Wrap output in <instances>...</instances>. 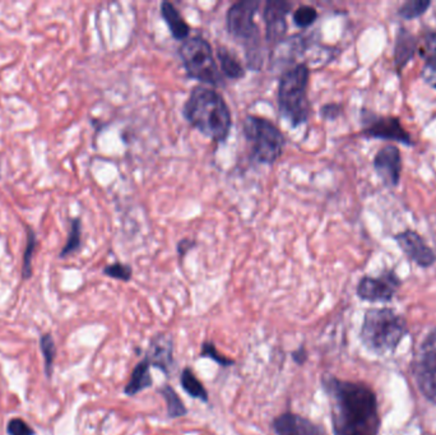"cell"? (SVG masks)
Wrapping results in <instances>:
<instances>
[{"label": "cell", "mask_w": 436, "mask_h": 435, "mask_svg": "<svg viewBox=\"0 0 436 435\" xmlns=\"http://www.w3.org/2000/svg\"><path fill=\"white\" fill-rule=\"evenodd\" d=\"M322 387L330 402L335 435H377L380 416L377 396L364 383L322 378Z\"/></svg>", "instance_id": "1"}, {"label": "cell", "mask_w": 436, "mask_h": 435, "mask_svg": "<svg viewBox=\"0 0 436 435\" xmlns=\"http://www.w3.org/2000/svg\"><path fill=\"white\" fill-rule=\"evenodd\" d=\"M183 111L191 126L209 139L225 142L230 136L231 113L223 97L215 90L206 86L194 87Z\"/></svg>", "instance_id": "2"}, {"label": "cell", "mask_w": 436, "mask_h": 435, "mask_svg": "<svg viewBox=\"0 0 436 435\" xmlns=\"http://www.w3.org/2000/svg\"><path fill=\"white\" fill-rule=\"evenodd\" d=\"M310 71L306 64H298L282 74L278 84V109L293 128L309 119L310 102L308 99Z\"/></svg>", "instance_id": "3"}, {"label": "cell", "mask_w": 436, "mask_h": 435, "mask_svg": "<svg viewBox=\"0 0 436 435\" xmlns=\"http://www.w3.org/2000/svg\"><path fill=\"white\" fill-rule=\"evenodd\" d=\"M406 334V323L393 310L366 311L361 328V340L370 351L379 355L393 352Z\"/></svg>", "instance_id": "4"}, {"label": "cell", "mask_w": 436, "mask_h": 435, "mask_svg": "<svg viewBox=\"0 0 436 435\" xmlns=\"http://www.w3.org/2000/svg\"><path fill=\"white\" fill-rule=\"evenodd\" d=\"M259 8L257 0H244L238 1L226 14V26L230 35L236 40L244 42L248 56V66L251 69H259L262 66V56L259 54V30L254 21L255 13Z\"/></svg>", "instance_id": "5"}, {"label": "cell", "mask_w": 436, "mask_h": 435, "mask_svg": "<svg viewBox=\"0 0 436 435\" xmlns=\"http://www.w3.org/2000/svg\"><path fill=\"white\" fill-rule=\"evenodd\" d=\"M244 136L251 144V156L260 164H275L285 147V137L277 126L257 115H248L244 123Z\"/></svg>", "instance_id": "6"}, {"label": "cell", "mask_w": 436, "mask_h": 435, "mask_svg": "<svg viewBox=\"0 0 436 435\" xmlns=\"http://www.w3.org/2000/svg\"><path fill=\"white\" fill-rule=\"evenodd\" d=\"M179 55L189 77L215 87L223 82L212 46L203 37L194 36L186 40L180 46Z\"/></svg>", "instance_id": "7"}, {"label": "cell", "mask_w": 436, "mask_h": 435, "mask_svg": "<svg viewBox=\"0 0 436 435\" xmlns=\"http://www.w3.org/2000/svg\"><path fill=\"white\" fill-rule=\"evenodd\" d=\"M415 376L420 391L436 405V331L426 337L418 350Z\"/></svg>", "instance_id": "8"}, {"label": "cell", "mask_w": 436, "mask_h": 435, "mask_svg": "<svg viewBox=\"0 0 436 435\" xmlns=\"http://www.w3.org/2000/svg\"><path fill=\"white\" fill-rule=\"evenodd\" d=\"M400 281L393 274H384L377 279L364 277L358 286V295L366 301H389L395 296Z\"/></svg>", "instance_id": "9"}, {"label": "cell", "mask_w": 436, "mask_h": 435, "mask_svg": "<svg viewBox=\"0 0 436 435\" xmlns=\"http://www.w3.org/2000/svg\"><path fill=\"white\" fill-rule=\"evenodd\" d=\"M291 4L282 0H269L264 8L263 19L265 22L267 40L272 44H278L287 31V14L290 13Z\"/></svg>", "instance_id": "10"}, {"label": "cell", "mask_w": 436, "mask_h": 435, "mask_svg": "<svg viewBox=\"0 0 436 435\" xmlns=\"http://www.w3.org/2000/svg\"><path fill=\"white\" fill-rule=\"evenodd\" d=\"M397 243L400 244V249L406 253L410 259L417 263L421 267H429L436 261L435 253L430 246L425 243L424 239L420 234L412 230H406L395 236Z\"/></svg>", "instance_id": "11"}, {"label": "cell", "mask_w": 436, "mask_h": 435, "mask_svg": "<svg viewBox=\"0 0 436 435\" xmlns=\"http://www.w3.org/2000/svg\"><path fill=\"white\" fill-rule=\"evenodd\" d=\"M272 428L275 435H328L322 426L293 412H285L275 417Z\"/></svg>", "instance_id": "12"}, {"label": "cell", "mask_w": 436, "mask_h": 435, "mask_svg": "<svg viewBox=\"0 0 436 435\" xmlns=\"http://www.w3.org/2000/svg\"><path fill=\"white\" fill-rule=\"evenodd\" d=\"M366 137L380 138L388 141H397L403 144H412V139L408 131L403 129L400 119L395 116H382L369 121V126L365 128Z\"/></svg>", "instance_id": "13"}, {"label": "cell", "mask_w": 436, "mask_h": 435, "mask_svg": "<svg viewBox=\"0 0 436 435\" xmlns=\"http://www.w3.org/2000/svg\"><path fill=\"white\" fill-rule=\"evenodd\" d=\"M374 167L385 184L390 186L398 185L402 170L400 149L392 144L382 147L375 156Z\"/></svg>", "instance_id": "14"}, {"label": "cell", "mask_w": 436, "mask_h": 435, "mask_svg": "<svg viewBox=\"0 0 436 435\" xmlns=\"http://www.w3.org/2000/svg\"><path fill=\"white\" fill-rule=\"evenodd\" d=\"M146 358L150 360L151 366H156L163 371V374L170 376V368L173 365V342L165 334L157 336L151 342L150 350L146 354Z\"/></svg>", "instance_id": "15"}, {"label": "cell", "mask_w": 436, "mask_h": 435, "mask_svg": "<svg viewBox=\"0 0 436 435\" xmlns=\"http://www.w3.org/2000/svg\"><path fill=\"white\" fill-rule=\"evenodd\" d=\"M161 16L168 24L170 32L173 39L186 41L191 34V26L186 24V19L181 17L179 11L175 8L173 3L163 1L161 4Z\"/></svg>", "instance_id": "16"}, {"label": "cell", "mask_w": 436, "mask_h": 435, "mask_svg": "<svg viewBox=\"0 0 436 435\" xmlns=\"http://www.w3.org/2000/svg\"><path fill=\"white\" fill-rule=\"evenodd\" d=\"M150 368V360L147 358H144L141 363L138 364L137 366L133 370L131 381L124 388V394L126 396H136L144 389L152 387L153 381H152V376H151Z\"/></svg>", "instance_id": "17"}, {"label": "cell", "mask_w": 436, "mask_h": 435, "mask_svg": "<svg viewBox=\"0 0 436 435\" xmlns=\"http://www.w3.org/2000/svg\"><path fill=\"white\" fill-rule=\"evenodd\" d=\"M422 56L425 60L422 78L426 84L436 89V32H430L425 37Z\"/></svg>", "instance_id": "18"}, {"label": "cell", "mask_w": 436, "mask_h": 435, "mask_svg": "<svg viewBox=\"0 0 436 435\" xmlns=\"http://www.w3.org/2000/svg\"><path fill=\"white\" fill-rule=\"evenodd\" d=\"M417 48V41L413 35L405 29H400L395 42V66L398 69H402L406 66L408 60L412 58Z\"/></svg>", "instance_id": "19"}, {"label": "cell", "mask_w": 436, "mask_h": 435, "mask_svg": "<svg viewBox=\"0 0 436 435\" xmlns=\"http://www.w3.org/2000/svg\"><path fill=\"white\" fill-rule=\"evenodd\" d=\"M180 383L181 387L186 391V394H189L193 399H201L204 404H208L209 397L208 392L206 391L203 384L198 379L197 376H194V373L189 368L181 371L180 376Z\"/></svg>", "instance_id": "20"}, {"label": "cell", "mask_w": 436, "mask_h": 435, "mask_svg": "<svg viewBox=\"0 0 436 435\" xmlns=\"http://www.w3.org/2000/svg\"><path fill=\"white\" fill-rule=\"evenodd\" d=\"M217 58L220 60L222 72L231 79H240L245 76V71L240 64L239 60L235 55L226 48H218L217 50Z\"/></svg>", "instance_id": "21"}, {"label": "cell", "mask_w": 436, "mask_h": 435, "mask_svg": "<svg viewBox=\"0 0 436 435\" xmlns=\"http://www.w3.org/2000/svg\"><path fill=\"white\" fill-rule=\"evenodd\" d=\"M81 245H82V222H81V219L76 217L71 221L69 236H68L66 245L60 251V258H66V256L77 253L81 249Z\"/></svg>", "instance_id": "22"}, {"label": "cell", "mask_w": 436, "mask_h": 435, "mask_svg": "<svg viewBox=\"0 0 436 435\" xmlns=\"http://www.w3.org/2000/svg\"><path fill=\"white\" fill-rule=\"evenodd\" d=\"M160 394H162V397L166 401V406H168V416L170 419H176V417L186 416L188 414V409L186 405L183 404V401L180 399L178 394L175 392V389L170 386H163L160 389Z\"/></svg>", "instance_id": "23"}, {"label": "cell", "mask_w": 436, "mask_h": 435, "mask_svg": "<svg viewBox=\"0 0 436 435\" xmlns=\"http://www.w3.org/2000/svg\"><path fill=\"white\" fill-rule=\"evenodd\" d=\"M27 230V243L24 254V266H22V279L29 280L32 277V259L36 251L37 238L34 229L30 226L26 227Z\"/></svg>", "instance_id": "24"}, {"label": "cell", "mask_w": 436, "mask_h": 435, "mask_svg": "<svg viewBox=\"0 0 436 435\" xmlns=\"http://www.w3.org/2000/svg\"><path fill=\"white\" fill-rule=\"evenodd\" d=\"M40 349L42 356L45 359V373L49 379L53 376V366H54L55 356H56V346L51 334H42L40 337Z\"/></svg>", "instance_id": "25"}, {"label": "cell", "mask_w": 436, "mask_h": 435, "mask_svg": "<svg viewBox=\"0 0 436 435\" xmlns=\"http://www.w3.org/2000/svg\"><path fill=\"white\" fill-rule=\"evenodd\" d=\"M430 6L431 3L429 0L407 1L403 6H400L398 14L402 19H417L420 16H422Z\"/></svg>", "instance_id": "26"}, {"label": "cell", "mask_w": 436, "mask_h": 435, "mask_svg": "<svg viewBox=\"0 0 436 435\" xmlns=\"http://www.w3.org/2000/svg\"><path fill=\"white\" fill-rule=\"evenodd\" d=\"M293 22L301 29H306L314 24L318 19L317 9L314 6H301L293 13Z\"/></svg>", "instance_id": "27"}, {"label": "cell", "mask_w": 436, "mask_h": 435, "mask_svg": "<svg viewBox=\"0 0 436 435\" xmlns=\"http://www.w3.org/2000/svg\"><path fill=\"white\" fill-rule=\"evenodd\" d=\"M103 274H106L108 277H111V279H115V280L128 282V281H131V279H132L133 269L129 264L116 262L106 266L103 269Z\"/></svg>", "instance_id": "28"}, {"label": "cell", "mask_w": 436, "mask_h": 435, "mask_svg": "<svg viewBox=\"0 0 436 435\" xmlns=\"http://www.w3.org/2000/svg\"><path fill=\"white\" fill-rule=\"evenodd\" d=\"M201 358L211 359V360H213L215 363L220 364L222 366H230V365L235 364L233 360H230V359L223 356L220 352L217 351L216 346L212 342H204L203 346H202Z\"/></svg>", "instance_id": "29"}, {"label": "cell", "mask_w": 436, "mask_h": 435, "mask_svg": "<svg viewBox=\"0 0 436 435\" xmlns=\"http://www.w3.org/2000/svg\"><path fill=\"white\" fill-rule=\"evenodd\" d=\"M6 433L8 435H36L35 430L19 417L9 420V423L6 425Z\"/></svg>", "instance_id": "30"}, {"label": "cell", "mask_w": 436, "mask_h": 435, "mask_svg": "<svg viewBox=\"0 0 436 435\" xmlns=\"http://www.w3.org/2000/svg\"><path fill=\"white\" fill-rule=\"evenodd\" d=\"M341 105H338V104H327V105L323 106L320 114H322L324 119L335 120V118H338L341 115Z\"/></svg>", "instance_id": "31"}, {"label": "cell", "mask_w": 436, "mask_h": 435, "mask_svg": "<svg viewBox=\"0 0 436 435\" xmlns=\"http://www.w3.org/2000/svg\"><path fill=\"white\" fill-rule=\"evenodd\" d=\"M196 241L191 240V239H183L181 241H179L178 244V253H179L180 258L186 256L188 251H191L194 246H196Z\"/></svg>", "instance_id": "32"}, {"label": "cell", "mask_w": 436, "mask_h": 435, "mask_svg": "<svg viewBox=\"0 0 436 435\" xmlns=\"http://www.w3.org/2000/svg\"><path fill=\"white\" fill-rule=\"evenodd\" d=\"M293 359L295 363L303 365L308 360V352L305 350L304 346H300L298 350L293 352Z\"/></svg>", "instance_id": "33"}]
</instances>
